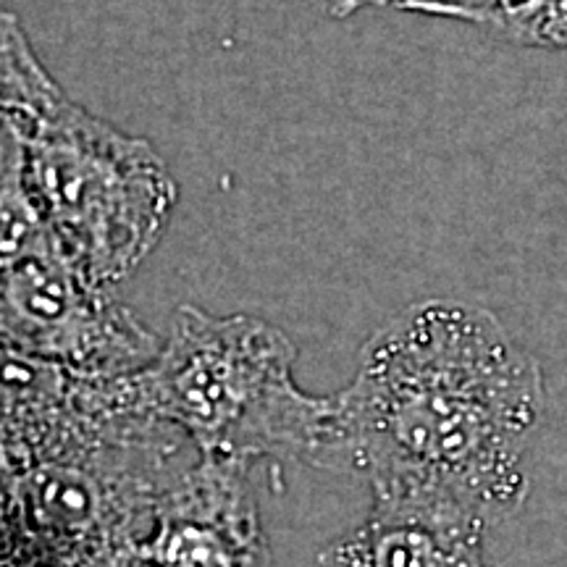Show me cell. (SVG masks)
<instances>
[{"mask_svg":"<svg viewBox=\"0 0 567 567\" xmlns=\"http://www.w3.org/2000/svg\"><path fill=\"white\" fill-rule=\"evenodd\" d=\"M295 363L297 347L279 326L182 305L132 384L140 413L182 431L197 457L239 467L268 457L310 463L331 396L300 389Z\"/></svg>","mask_w":567,"mask_h":567,"instance_id":"cell-2","label":"cell"},{"mask_svg":"<svg viewBox=\"0 0 567 567\" xmlns=\"http://www.w3.org/2000/svg\"><path fill=\"white\" fill-rule=\"evenodd\" d=\"M386 9L467 21L528 51H567V0H392Z\"/></svg>","mask_w":567,"mask_h":567,"instance_id":"cell-9","label":"cell"},{"mask_svg":"<svg viewBox=\"0 0 567 567\" xmlns=\"http://www.w3.org/2000/svg\"><path fill=\"white\" fill-rule=\"evenodd\" d=\"M132 375L95 379L0 347V481L142 417Z\"/></svg>","mask_w":567,"mask_h":567,"instance_id":"cell-6","label":"cell"},{"mask_svg":"<svg viewBox=\"0 0 567 567\" xmlns=\"http://www.w3.org/2000/svg\"><path fill=\"white\" fill-rule=\"evenodd\" d=\"M389 3H392V0H334L331 13H334L337 19H344L363 9H371V6H381V9H386ZM492 3H505V0H492Z\"/></svg>","mask_w":567,"mask_h":567,"instance_id":"cell-12","label":"cell"},{"mask_svg":"<svg viewBox=\"0 0 567 567\" xmlns=\"http://www.w3.org/2000/svg\"><path fill=\"white\" fill-rule=\"evenodd\" d=\"M189 439L134 417L95 442L0 481V567H140L137 544Z\"/></svg>","mask_w":567,"mask_h":567,"instance_id":"cell-3","label":"cell"},{"mask_svg":"<svg viewBox=\"0 0 567 567\" xmlns=\"http://www.w3.org/2000/svg\"><path fill=\"white\" fill-rule=\"evenodd\" d=\"M161 342L113 289L84 279L55 239L0 274V347L95 379L140 373Z\"/></svg>","mask_w":567,"mask_h":567,"instance_id":"cell-5","label":"cell"},{"mask_svg":"<svg viewBox=\"0 0 567 567\" xmlns=\"http://www.w3.org/2000/svg\"><path fill=\"white\" fill-rule=\"evenodd\" d=\"M63 97V90L34 55L19 19L0 9V122L21 132Z\"/></svg>","mask_w":567,"mask_h":567,"instance_id":"cell-10","label":"cell"},{"mask_svg":"<svg viewBox=\"0 0 567 567\" xmlns=\"http://www.w3.org/2000/svg\"><path fill=\"white\" fill-rule=\"evenodd\" d=\"M17 134L27 187L59 250L95 287L116 289L172 224L179 184L166 161L69 97Z\"/></svg>","mask_w":567,"mask_h":567,"instance_id":"cell-4","label":"cell"},{"mask_svg":"<svg viewBox=\"0 0 567 567\" xmlns=\"http://www.w3.org/2000/svg\"><path fill=\"white\" fill-rule=\"evenodd\" d=\"M542 410V368L488 310L415 302L363 344L310 465L363 478L373 496L450 502L492 526L526 502Z\"/></svg>","mask_w":567,"mask_h":567,"instance_id":"cell-1","label":"cell"},{"mask_svg":"<svg viewBox=\"0 0 567 567\" xmlns=\"http://www.w3.org/2000/svg\"><path fill=\"white\" fill-rule=\"evenodd\" d=\"M488 520L471 509L415 496H373L358 528L321 551L326 567H486Z\"/></svg>","mask_w":567,"mask_h":567,"instance_id":"cell-8","label":"cell"},{"mask_svg":"<svg viewBox=\"0 0 567 567\" xmlns=\"http://www.w3.org/2000/svg\"><path fill=\"white\" fill-rule=\"evenodd\" d=\"M53 239L24 179V153L0 174V274Z\"/></svg>","mask_w":567,"mask_h":567,"instance_id":"cell-11","label":"cell"},{"mask_svg":"<svg viewBox=\"0 0 567 567\" xmlns=\"http://www.w3.org/2000/svg\"><path fill=\"white\" fill-rule=\"evenodd\" d=\"M247 467L197 457L172 481L137 544L140 567H268Z\"/></svg>","mask_w":567,"mask_h":567,"instance_id":"cell-7","label":"cell"}]
</instances>
